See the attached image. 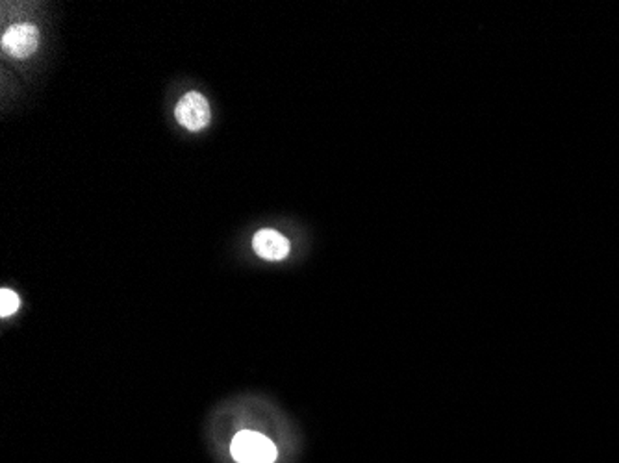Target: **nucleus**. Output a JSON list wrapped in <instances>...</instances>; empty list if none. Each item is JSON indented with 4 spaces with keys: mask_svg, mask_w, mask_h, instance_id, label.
Masks as SVG:
<instances>
[{
    "mask_svg": "<svg viewBox=\"0 0 619 463\" xmlns=\"http://www.w3.org/2000/svg\"><path fill=\"white\" fill-rule=\"evenodd\" d=\"M231 449L238 463H273L278 454L271 440L249 430L234 436Z\"/></svg>",
    "mask_w": 619,
    "mask_h": 463,
    "instance_id": "f257e3e1",
    "label": "nucleus"
},
{
    "mask_svg": "<svg viewBox=\"0 0 619 463\" xmlns=\"http://www.w3.org/2000/svg\"><path fill=\"white\" fill-rule=\"evenodd\" d=\"M175 117L178 124H182L189 132H199L206 128L212 119V112H210L206 96L195 91L186 93L178 101V104L175 106Z\"/></svg>",
    "mask_w": 619,
    "mask_h": 463,
    "instance_id": "f03ea898",
    "label": "nucleus"
},
{
    "mask_svg": "<svg viewBox=\"0 0 619 463\" xmlns=\"http://www.w3.org/2000/svg\"><path fill=\"white\" fill-rule=\"evenodd\" d=\"M40 47V30L30 23L10 26L3 36V50L14 58H28Z\"/></svg>",
    "mask_w": 619,
    "mask_h": 463,
    "instance_id": "7ed1b4c3",
    "label": "nucleus"
},
{
    "mask_svg": "<svg viewBox=\"0 0 619 463\" xmlns=\"http://www.w3.org/2000/svg\"><path fill=\"white\" fill-rule=\"evenodd\" d=\"M254 252L268 261H280L289 254V241L277 230L264 228L252 240Z\"/></svg>",
    "mask_w": 619,
    "mask_h": 463,
    "instance_id": "20e7f679",
    "label": "nucleus"
},
{
    "mask_svg": "<svg viewBox=\"0 0 619 463\" xmlns=\"http://www.w3.org/2000/svg\"><path fill=\"white\" fill-rule=\"evenodd\" d=\"M19 296L15 291L5 287L0 291V317H10L19 310Z\"/></svg>",
    "mask_w": 619,
    "mask_h": 463,
    "instance_id": "39448f33",
    "label": "nucleus"
}]
</instances>
